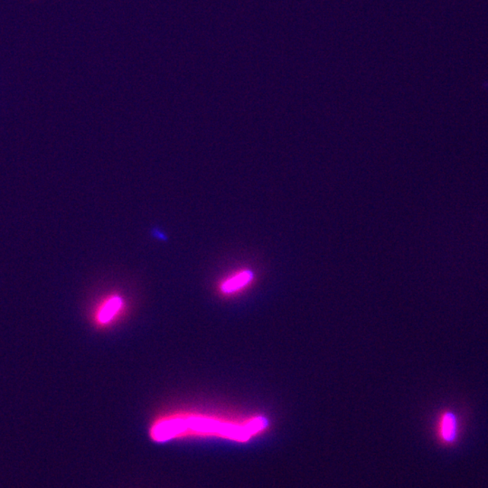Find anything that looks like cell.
<instances>
[{"label":"cell","mask_w":488,"mask_h":488,"mask_svg":"<svg viewBox=\"0 0 488 488\" xmlns=\"http://www.w3.org/2000/svg\"><path fill=\"white\" fill-rule=\"evenodd\" d=\"M122 301L119 297H113L103 307L99 314V320L101 323L109 322L122 307Z\"/></svg>","instance_id":"3"},{"label":"cell","mask_w":488,"mask_h":488,"mask_svg":"<svg viewBox=\"0 0 488 488\" xmlns=\"http://www.w3.org/2000/svg\"><path fill=\"white\" fill-rule=\"evenodd\" d=\"M252 274L250 271H243L240 274L233 276V278H230L229 280L224 282L223 286H221V290L226 293H233L239 288L245 286L248 282L252 280Z\"/></svg>","instance_id":"2"},{"label":"cell","mask_w":488,"mask_h":488,"mask_svg":"<svg viewBox=\"0 0 488 488\" xmlns=\"http://www.w3.org/2000/svg\"><path fill=\"white\" fill-rule=\"evenodd\" d=\"M440 436L444 442H454L457 439L458 433V420L457 415L452 411H446L440 418L439 423Z\"/></svg>","instance_id":"1"}]
</instances>
